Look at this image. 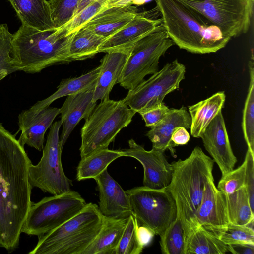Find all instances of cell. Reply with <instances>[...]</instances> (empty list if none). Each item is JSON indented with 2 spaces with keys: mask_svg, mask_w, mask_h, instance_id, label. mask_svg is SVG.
<instances>
[{
  "mask_svg": "<svg viewBox=\"0 0 254 254\" xmlns=\"http://www.w3.org/2000/svg\"><path fill=\"white\" fill-rule=\"evenodd\" d=\"M190 139L189 133L187 129L180 127L176 128L171 135V141L177 146L187 144Z\"/></svg>",
  "mask_w": 254,
  "mask_h": 254,
  "instance_id": "obj_42",
  "label": "cell"
},
{
  "mask_svg": "<svg viewBox=\"0 0 254 254\" xmlns=\"http://www.w3.org/2000/svg\"><path fill=\"white\" fill-rule=\"evenodd\" d=\"M225 99V93L218 92L188 107L191 119L190 134L193 137H200L208 124L222 109Z\"/></svg>",
  "mask_w": 254,
  "mask_h": 254,
  "instance_id": "obj_25",
  "label": "cell"
},
{
  "mask_svg": "<svg viewBox=\"0 0 254 254\" xmlns=\"http://www.w3.org/2000/svg\"><path fill=\"white\" fill-rule=\"evenodd\" d=\"M185 73V65L176 59L129 90L122 101L138 113L155 108L163 103L167 94L179 89Z\"/></svg>",
  "mask_w": 254,
  "mask_h": 254,
  "instance_id": "obj_12",
  "label": "cell"
},
{
  "mask_svg": "<svg viewBox=\"0 0 254 254\" xmlns=\"http://www.w3.org/2000/svg\"><path fill=\"white\" fill-rule=\"evenodd\" d=\"M246 172V162L236 169H233L222 176L220 180L217 188L226 194H230L244 186Z\"/></svg>",
  "mask_w": 254,
  "mask_h": 254,
  "instance_id": "obj_38",
  "label": "cell"
},
{
  "mask_svg": "<svg viewBox=\"0 0 254 254\" xmlns=\"http://www.w3.org/2000/svg\"><path fill=\"white\" fill-rule=\"evenodd\" d=\"M128 148L122 150L124 156L134 158L142 165L143 186L154 189L167 188L172 180L173 168L166 159L165 151L154 147L147 151L132 139L128 141Z\"/></svg>",
  "mask_w": 254,
  "mask_h": 254,
  "instance_id": "obj_13",
  "label": "cell"
},
{
  "mask_svg": "<svg viewBox=\"0 0 254 254\" xmlns=\"http://www.w3.org/2000/svg\"><path fill=\"white\" fill-rule=\"evenodd\" d=\"M130 50L105 53L100 61V73L93 91V102L109 98L110 92L118 83Z\"/></svg>",
  "mask_w": 254,
  "mask_h": 254,
  "instance_id": "obj_21",
  "label": "cell"
},
{
  "mask_svg": "<svg viewBox=\"0 0 254 254\" xmlns=\"http://www.w3.org/2000/svg\"><path fill=\"white\" fill-rule=\"evenodd\" d=\"M214 162L199 146L190 155L172 164L171 181L166 188L174 197L182 216L186 235L194 227V216L201 203L205 185L213 178Z\"/></svg>",
  "mask_w": 254,
  "mask_h": 254,
  "instance_id": "obj_4",
  "label": "cell"
},
{
  "mask_svg": "<svg viewBox=\"0 0 254 254\" xmlns=\"http://www.w3.org/2000/svg\"><path fill=\"white\" fill-rule=\"evenodd\" d=\"M128 217H106L99 232L83 254H115Z\"/></svg>",
  "mask_w": 254,
  "mask_h": 254,
  "instance_id": "obj_24",
  "label": "cell"
},
{
  "mask_svg": "<svg viewBox=\"0 0 254 254\" xmlns=\"http://www.w3.org/2000/svg\"><path fill=\"white\" fill-rule=\"evenodd\" d=\"M138 223L133 214L128 217L115 254H139L142 253L143 249L138 243L136 234Z\"/></svg>",
  "mask_w": 254,
  "mask_h": 254,
  "instance_id": "obj_36",
  "label": "cell"
},
{
  "mask_svg": "<svg viewBox=\"0 0 254 254\" xmlns=\"http://www.w3.org/2000/svg\"><path fill=\"white\" fill-rule=\"evenodd\" d=\"M93 91L67 96L60 108L63 126L60 140L62 148L77 124L81 119H86L96 107L97 102L92 100Z\"/></svg>",
  "mask_w": 254,
  "mask_h": 254,
  "instance_id": "obj_20",
  "label": "cell"
},
{
  "mask_svg": "<svg viewBox=\"0 0 254 254\" xmlns=\"http://www.w3.org/2000/svg\"><path fill=\"white\" fill-rule=\"evenodd\" d=\"M137 13V9L132 5L109 7L95 15L83 27L107 39L126 25Z\"/></svg>",
  "mask_w": 254,
  "mask_h": 254,
  "instance_id": "obj_22",
  "label": "cell"
},
{
  "mask_svg": "<svg viewBox=\"0 0 254 254\" xmlns=\"http://www.w3.org/2000/svg\"><path fill=\"white\" fill-rule=\"evenodd\" d=\"M57 29L40 31L23 25L13 35L10 55L16 71L34 74L73 61L69 47L74 34L62 36Z\"/></svg>",
  "mask_w": 254,
  "mask_h": 254,
  "instance_id": "obj_3",
  "label": "cell"
},
{
  "mask_svg": "<svg viewBox=\"0 0 254 254\" xmlns=\"http://www.w3.org/2000/svg\"><path fill=\"white\" fill-rule=\"evenodd\" d=\"M170 109L163 103L160 105L139 113L145 122V126L151 127L160 122L168 114Z\"/></svg>",
  "mask_w": 254,
  "mask_h": 254,
  "instance_id": "obj_40",
  "label": "cell"
},
{
  "mask_svg": "<svg viewBox=\"0 0 254 254\" xmlns=\"http://www.w3.org/2000/svg\"><path fill=\"white\" fill-rule=\"evenodd\" d=\"M226 210L230 222L245 225L254 218L245 187H241L230 194L224 193Z\"/></svg>",
  "mask_w": 254,
  "mask_h": 254,
  "instance_id": "obj_30",
  "label": "cell"
},
{
  "mask_svg": "<svg viewBox=\"0 0 254 254\" xmlns=\"http://www.w3.org/2000/svg\"><path fill=\"white\" fill-rule=\"evenodd\" d=\"M162 18H153L138 13L116 33L101 45L98 53L129 51L140 39L162 23Z\"/></svg>",
  "mask_w": 254,
  "mask_h": 254,
  "instance_id": "obj_17",
  "label": "cell"
},
{
  "mask_svg": "<svg viewBox=\"0 0 254 254\" xmlns=\"http://www.w3.org/2000/svg\"><path fill=\"white\" fill-rule=\"evenodd\" d=\"M8 74L6 71H3L0 73V81L3 79L4 77H5Z\"/></svg>",
  "mask_w": 254,
  "mask_h": 254,
  "instance_id": "obj_45",
  "label": "cell"
},
{
  "mask_svg": "<svg viewBox=\"0 0 254 254\" xmlns=\"http://www.w3.org/2000/svg\"><path fill=\"white\" fill-rule=\"evenodd\" d=\"M136 112L122 100H102L85 119L81 129V158L108 148L116 135L131 122Z\"/></svg>",
  "mask_w": 254,
  "mask_h": 254,
  "instance_id": "obj_6",
  "label": "cell"
},
{
  "mask_svg": "<svg viewBox=\"0 0 254 254\" xmlns=\"http://www.w3.org/2000/svg\"><path fill=\"white\" fill-rule=\"evenodd\" d=\"M136 234L138 243L143 249L151 243L155 235L151 229L138 223L136 228Z\"/></svg>",
  "mask_w": 254,
  "mask_h": 254,
  "instance_id": "obj_41",
  "label": "cell"
},
{
  "mask_svg": "<svg viewBox=\"0 0 254 254\" xmlns=\"http://www.w3.org/2000/svg\"><path fill=\"white\" fill-rule=\"evenodd\" d=\"M100 70V65L82 75L63 79L58 89L48 97L38 101L29 109L38 111L48 107L56 100L61 97L94 90Z\"/></svg>",
  "mask_w": 254,
  "mask_h": 254,
  "instance_id": "obj_26",
  "label": "cell"
},
{
  "mask_svg": "<svg viewBox=\"0 0 254 254\" xmlns=\"http://www.w3.org/2000/svg\"><path fill=\"white\" fill-rule=\"evenodd\" d=\"M248 67L250 83L243 111L242 127L248 149L254 155V61L253 51Z\"/></svg>",
  "mask_w": 254,
  "mask_h": 254,
  "instance_id": "obj_32",
  "label": "cell"
},
{
  "mask_svg": "<svg viewBox=\"0 0 254 254\" xmlns=\"http://www.w3.org/2000/svg\"><path fill=\"white\" fill-rule=\"evenodd\" d=\"M170 38L180 49L195 54L215 53L231 39L204 16L175 0H155Z\"/></svg>",
  "mask_w": 254,
  "mask_h": 254,
  "instance_id": "obj_2",
  "label": "cell"
},
{
  "mask_svg": "<svg viewBox=\"0 0 254 254\" xmlns=\"http://www.w3.org/2000/svg\"><path fill=\"white\" fill-rule=\"evenodd\" d=\"M203 226L226 245L237 243L254 244V231L245 225L229 222L220 226Z\"/></svg>",
  "mask_w": 254,
  "mask_h": 254,
  "instance_id": "obj_34",
  "label": "cell"
},
{
  "mask_svg": "<svg viewBox=\"0 0 254 254\" xmlns=\"http://www.w3.org/2000/svg\"><path fill=\"white\" fill-rule=\"evenodd\" d=\"M199 13L226 36L238 37L248 32L254 0H175Z\"/></svg>",
  "mask_w": 254,
  "mask_h": 254,
  "instance_id": "obj_10",
  "label": "cell"
},
{
  "mask_svg": "<svg viewBox=\"0 0 254 254\" xmlns=\"http://www.w3.org/2000/svg\"><path fill=\"white\" fill-rule=\"evenodd\" d=\"M186 254H225L228 245L206 230L198 225L186 236Z\"/></svg>",
  "mask_w": 254,
  "mask_h": 254,
  "instance_id": "obj_27",
  "label": "cell"
},
{
  "mask_svg": "<svg viewBox=\"0 0 254 254\" xmlns=\"http://www.w3.org/2000/svg\"><path fill=\"white\" fill-rule=\"evenodd\" d=\"M22 25L40 31L56 29L52 19L50 7L46 0H7Z\"/></svg>",
  "mask_w": 254,
  "mask_h": 254,
  "instance_id": "obj_23",
  "label": "cell"
},
{
  "mask_svg": "<svg viewBox=\"0 0 254 254\" xmlns=\"http://www.w3.org/2000/svg\"><path fill=\"white\" fill-rule=\"evenodd\" d=\"M200 138L205 149L219 167L222 176L234 169L237 160L231 148L222 110L208 124Z\"/></svg>",
  "mask_w": 254,
  "mask_h": 254,
  "instance_id": "obj_14",
  "label": "cell"
},
{
  "mask_svg": "<svg viewBox=\"0 0 254 254\" xmlns=\"http://www.w3.org/2000/svg\"><path fill=\"white\" fill-rule=\"evenodd\" d=\"M13 35L6 24H0V73L6 71L10 74L15 72L10 55Z\"/></svg>",
  "mask_w": 254,
  "mask_h": 254,
  "instance_id": "obj_37",
  "label": "cell"
},
{
  "mask_svg": "<svg viewBox=\"0 0 254 254\" xmlns=\"http://www.w3.org/2000/svg\"><path fill=\"white\" fill-rule=\"evenodd\" d=\"M94 0H50L51 17L56 29L69 22Z\"/></svg>",
  "mask_w": 254,
  "mask_h": 254,
  "instance_id": "obj_33",
  "label": "cell"
},
{
  "mask_svg": "<svg viewBox=\"0 0 254 254\" xmlns=\"http://www.w3.org/2000/svg\"><path fill=\"white\" fill-rule=\"evenodd\" d=\"M194 221V227L198 225L220 226L230 222L224 193L216 187L214 178L205 185L203 195Z\"/></svg>",
  "mask_w": 254,
  "mask_h": 254,
  "instance_id": "obj_18",
  "label": "cell"
},
{
  "mask_svg": "<svg viewBox=\"0 0 254 254\" xmlns=\"http://www.w3.org/2000/svg\"><path fill=\"white\" fill-rule=\"evenodd\" d=\"M105 217L98 206L87 203L78 214L43 235L29 254H83L101 230Z\"/></svg>",
  "mask_w": 254,
  "mask_h": 254,
  "instance_id": "obj_5",
  "label": "cell"
},
{
  "mask_svg": "<svg viewBox=\"0 0 254 254\" xmlns=\"http://www.w3.org/2000/svg\"><path fill=\"white\" fill-rule=\"evenodd\" d=\"M160 245L163 254H186L184 224L181 213L177 209L175 219L160 235Z\"/></svg>",
  "mask_w": 254,
  "mask_h": 254,
  "instance_id": "obj_31",
  "label": "cell"
},
{
  "mask_svg": "<svg viewBox=\"0 0 254 254\" xmlns=\"http://www.w3.org/2000/svg\"><path fill=\"white\" fill-rule=\"evenodd\" d=\"M94 180L99 191V209L105 217L124 218L133 214L127 193L107 169Z\"/></svg>",
  "mask_w": 254,
  "mask_h": 254,
  "instance_id": "obj_16",
  "label": "cell"
},
{
  "mask_svg": "<svg viewBox=\"0 0 254 254\" xmlns=\"http://www.w3.org/2000/svg\"><path fill=\"white\" fill-rule=\"evenodd\" d=\"M228 245V252L234 254H254V244H232Z\"/></svg>",
  "mask_w": 254,
  "mask_h": 254,
  "instance_id": "obj_43",
  "label": "cell"
},
{
  "mask_svg": "<svg viewBox=\"0 0 254 254\" xmlns=\"http://www.w3.org/2000/svg\"><path fill=\"white\" fill-rule=\"evenodd\" d=\"M254 218L252 219L250 221H249L246 225H245L246 227L249 228V229L254 231Z\"/></svg>",
  "mask_w": 254,
  "mask_h": 254,
  "instance_id": "obj_44",
  "label": "cell"
},
{
  "mask_svg": "<svg viewBox=\"0 0 254 254\" xmlns=\"http://www.w3.org/2000/svg\"><path fill=\"white\" fill-rule=\"evenodd\" d=\"M31 164L24 146L0 123V247L8 253L19 246L32 203L28 180Z\"/></svg>",
  "mask_w": 254,
  "mask_h": 254,
  "instance_id": "obj_1",
  "label": "cell"
},
{
  "mask_svg": "<svg viewBox=\"0 0 254 254\" xmlns=\"http://www.w3.org/2000/svg\"><path fill=\"white\" fill-rule=\"evenodd\" d=\"M109 0H94L82 9L69 22L56 30L62 36L76 33L95 15L108 8Z\"/></svg>",
  "mask_w": 254,
  "mask_h": 254,
  "instance_id": "obj_35",
  "label": "cell"
},
{
  "mask_svg": "<svg viewBox=\"0 0 254 254\" xmlns=\"http://www.w3.org/2000/svg\"><path fill=\"white\" fill-rule=\"evenodd\" d=\"M191 119L185 107L179 109H170L166 117L158 124L150 127L146 136L152 143V147L163 151L168 150L172 156L176 157V147L171 141V135L174 130L180 127L190 128Z\"/></svg>",
  "mask_w": 254,
  "mask_h": 254,
  "instance_id": "obj_19",
  "label": "cell"
},
{
  "mask_svg": "<svg viewBox=\"0 0 254 254\" xmlns=\"http://www.w3.org/2000/svg\"><path fill=\"white\" fill-rule=\"evenodd\" d=\"M174 45L161 23L133 45L118 83L128 90L135 88L159 70L160 58Z\"/></svg>",
  "mask_w": 254,
  "mask_h": 254,
  "instance_id": "obj_7",
  "label": "cell"
},
{
  "mask_svg": "<svg viewBox=\"0 0 254 254\" xmlns=\"http://www.w3.org/2000/svg\"><path fill=\"white\" fill-rule=\"evenodd\" d=\"M59 114L60 109L50 106L38 111L29 109L22 111L18 116L21 134L18 140L20 144L42 151L45 134Z\"/></svg>",
  "mask_w": 254,
  "mask_h": 254,
  "instance_id": "obj_15",
  "label": "cell"
},
{
  "mask_svg": "<svg viewBox=\"0 0 254 254\" xmlns=\"http://www.w3.org/2000/svg\"><path fill=\"white\" fill-rule=\"evenodd\" d=\"M77 191L71 190L60 195L32 202L23 224L21 233L39 237L59 227L80 212L86 205Z\"/></svg>",
  "mask_w": 254,
  "mask_h": 254,
  "instance_id": "obj_8",
  "label": "cell"
},
{
  "mask_svg": "<svg viewBox=\"0 0 254 254\" xmlns=\"http://www.w3.org/2000/svg\"><path fill=\"white\" fill-rule=\"evenodd\" d=\"M245 160L246 172L244 186L247 192L251 208L254 212V155L248 149Z\"/></svg>",
  "mask_w": 254,
  "mask_h": 254,
  "instance_id": "obj_39",
  "label": "cell"
},
{
  "mask_svg": "<svg viewBox=\"0 0 254 254\" xmlns=\"http://www.w3.org/2000/svg\"><path fill=\"white\" fill-rule=\"evenodd\" d=\"M124 156L122 150H100L82 158L77 167L76 179L82 181L95 179L114 160Z\"/></svg>",
  "mask_w": 254,
  "mask_h": 254,
  "instance_id": "obj_28",
  "label": "cell"
},
{
  "mask_svg": "<svg viewBox=\"0 0 254 254\" xmlns=\"http://www.w3.org/2000/svg\"><path fill=\"white\" fill-rule=\"evenodd\" d=\"M106 39L90 29L82 27L74 34L69 44L71 59L80 61L93 57L98 53L100 46Z\"/></svg>",
  "mask_w": 254,
  "mask_h": 254,
  "instance_id": "obj_29",
  "label": "cell"
},
{
  "mask_svg": "<svg viewBox=\"0 0 254 254\" xmlns=\"http://www.w3.org/2000/svg\"><path fill=\"white\" fill-rule=\"evenodd\" d=\"M126 192L138 223L151 229L155 235H161L175 219L176 201L166 188L154 189L143 186Z\"/></svg>",
  "mask_w": 254,
  "mask_h": 254,
  "instance_id": "obj_11",
  "label": "cell"
},
{
  "mask_svg": "<svg viewBox=\"0 0 254 254\" xmlns=\"http://www.w3.org/2000/svg\"><path fill=\"white\" fill-rule=\"evenodd\" d=\"M61 120L55 122L50 128L42 156L36 165L29 167L28 180L32 188H38L53 195L69 191L72 181L64 172L62 163L63 148L60 143L59 130Z\"/></svg>",
  "mask_w": 254,
  "mask_h": 254,
  "instance_id": "obj_9",
  "label": "cell"
}]
</instances>
